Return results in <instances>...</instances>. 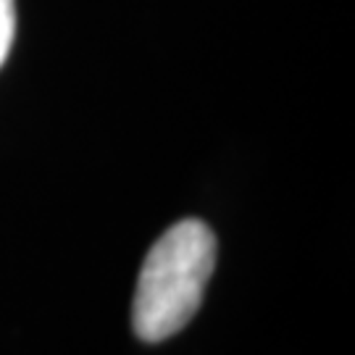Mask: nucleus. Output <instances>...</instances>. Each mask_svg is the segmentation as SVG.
<instances>
[{"mask_svg":"<svg viewBox=\"0 0 355 355\" xmlns=\"http://www.w3.org/2000/svg\"><path fill=\"white\" fill-rule=\"evenodd\" d=\"M216 266V237L198 218L166 229L145 255L132 303V329L142 343H164L187 327L203 303Z\"/></svg>","mask_w":355,"mask_h":355,"instance_id":"obj_1","label":"nucleus"},{"mask_svg":"<svg viewBox=\"0 0 355 355\" xmlns=\"http://www.w3.org/2000/svg\"><path fill=\"white\" fill-rule=\"evenodd\" d=\"M13 32H16V6L13 0H0V66L6 64L11 53Z\"/></svg>","mask_w":355,"mask_h":355,"instance_id":"obj_2","label":"nucleus"}]
</instances>
